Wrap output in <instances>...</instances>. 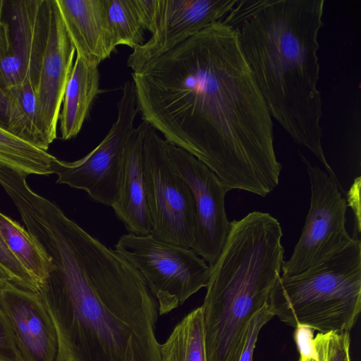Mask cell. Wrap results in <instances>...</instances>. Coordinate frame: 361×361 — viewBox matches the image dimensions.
<instances>
[{
    "label": "cell",
    "instance_id": "cell-24",
    "mask_svg": "<svg viewBox=\"0 0 361 361\" xmlns=\"http://www.w3.org/2000/svg\"><path fill=\"white\" fill-rule=\"evenodd\" d=\"M349 333H318L311 342L319 350L323 361H350Z\"/></svg>",
    "mask_w": 361,
    "mask_h": 361
},
{
    "label": "cell",
    "instance_id": "cell-28",
    "mask_svg": "<svg viewBox=\"0 0 361 361\" xmlns=\"http://www.w3.org/2000/svg\"><path fill=\"white\" fill-rule=\"evenodd\" d=\"M9 97L7 90L0 87V128L8 130Z\"/></svg>",
    "mask_w": 361,
    "mask_h": 361
},
{
    "label": "cell",
    "instance_id": "cell-4",
    "mask_svg": "<svg viewBox=\"0 0 361 361\" xmlns=\"http://www.w3.org/2000/svg\"><path fill=\"white\" fill-rule=\"evenodd\" d=\"M274 316L321 334L350 332L361 310V242L292 276H279L267 300Z\"/></svg>",
    "mask_w": 361,
    "mask_h": 361
},
{
    "label": "cell",
    "instance_id": "cell-3",
    "mask_svg": "<svg viewBox=\"0 0 361 361\" xmlns=\"http://www.w3.org/2000/svg\"><path fill=\"white\" fill-rule=\"evenodd\" d=\"M324 2L238 0L222 22L237 31L242 53L271 118L295 143L310 149L340 186L322 144L317 51Z\"/></svg>",
    "mask_w": 361,
    "mask_h": 361
},
{
    "label": "cell",
    "instance_id": "cell-25",
    "mask_svg": "<svg viewBox=\"0 0 361 361\" xmlns=\"http://www.w3.org/2000/svg\"><path fill=\"white\" fill-rule=\"evenodd\" d=\"M0 267L10 276L12 283L16 286L31 292H39L38 283L13 255L1 233Z\"/></svg>",
    "mask_w": 361,
    "mask_h": 361
},
{
    "label": "cell",
    "instance_id": "cell-8",
    "mask_svg": "<svg viewBox=\"0 0 361 361\" xmlns=\"http://www.w3.org/2000/svg\"><path fill=\"white\" fill-rule=\"evenodd\" d=\"M307 166L310 183V206L301 235L281 276L302 273L350 245L353 238L346 231L347 203L329 176L312 166L299 152Z\"/></svg>",
    "mask_w": 361,
    "mask_h": 361
},
{
    "label": "cell",
    "instance_id": "cell-11",
    "mask_svg": "<svg viewBox=\"0 0 361 361\" xmlns=\"http://www.w3.org/2000/svg\"><path fill=\"white\" fill-rule=\"evenodd\" d=\"M238 0H155L151 37L136 48L127 66L137 71L202 30L222 21Z\"/></svg>",
    "mask_w": 361,
    "mask_h": 361
},
{
    "label": "cell",
    "instance_id": "cell-6",
    "mask_svg": "<svg viewBox=\"0 0 361 361\" xmlns=\"http://www.w3.org/2000/svg\"><path fill=\"white\" fill-rule=\"evenodd\" d=\"M114 250L140 273L157 301L160 315L183 305L208 284L210 267L190 248L152 234L128 233L119 238Z\"/></svg>",
    "mask_w": 361,
    "mask_h": 361
},
{
    "label": "cell",
    "instance_id": "cell-15",
    "mask_svg": "<svg viewBox=\"0 0 361 361\" xmlns=\"http://www.w3.org/2000/svg\"><path fill=\"white\" fill-rule=\"evenodd\" d=\"M76 55L99 65L116 48L109 25L106 0H56Z\"/></svg>",
    "mask_w": 361,
    "mask_h": 361
},
{
    "label": "cell",
    "instance_id": "cell-9",
    "mask_svg": "<svg viewBox=\"0 0 361 361\" xmlns=\"http://www.w3.org/2000/svg\"><path fill=\"white\" fill-rule=\"evenodd\" d=\"M117 109L116 121L93 150L75 161L58 159L54 172L57 183L83 190L94 201L110 207L117 199L123 152L138 113L133 82H125Z\"/></svg>",
    "mask_w": 361,
    "mask_h": 361
},
{
    "label": "cell",
    "instance_id": "cell-2",
    "mask_svg": "<svg viewBox=\"0 0 361 361\" xmlns=\"http://www.w3.org/2000/svg\"><path fill=\"white\" fill-rule=\"evenodd\" d=\"M24 224L52 264L38 293L56 329V361H161L158 303L136 268L54 203Z\"/></svg>",
    "mask_w": 361,
    "mask_h": 361
},
{
    "label": "cell",
    "instance_id": "cell-26",
    "mask_svg": "<svg viewBox=\"0 0 361 361\" xmlns=\"http://www.w3.org/2000/svg\"><path fill=\"white\" fill-rule=\"evenodd\" d=\"M273 317L274 314L267 304L253 315L247 325L243 345L238 361H252L259 331Z\"/></svg>",
    "mask_w": 361,
    "mask_h": 361
},
{
    "label": "cell",
    "instance_id": "cell-14",
    "mask_svg": "<svg viewBox=\"0 0 361 361\" xmlns=\"http://www.w3.org/2000/svg\"><path fill=\"white\" fill-rule=\"evenodd\" d=\"M4 10L12 46L35 90L48 38L50 0L4 1Z\"/></svg>",
    "mask_w": 361,
    "mask_h": 361
},
{
    "label": "cell",
    "instance_id": "cell-10",
    "mask_svg": "<svg viewBox=\"0 0 361 361\" xmlns=\"http://www.w3.org/2000/svg\"><path fill=\"white\" fill-rule=\"evenodd\" d=\"M167 152L193 196L195 231L190 249L212 266L220 255L229 231L225 209L228 190L214 172L185 150L167 142Z\"/></svg>",
    "mask_w": 361,
    "mask_h": 361
},
{
    "label": "cell",
    "instance_id": "cell-16",
    "mask_svg": "<svg viewBox=\"0 0 361 361\" xmlns=\"http://www.w3.org/2000/svg\"><path fill=\"white\" fill-rule=\"evenodd\" d=\"M143 121L135 128L123 152L117 199L111 207L129 233H152L142 165Z\"/></svg>",
    "mask_w": 361,
    "mask_h": 361
},
{
    "label": "cell",
    "instance_id": "cell-19",
    "mask_svg": "<svg viewBox=\"0 0 361 361\" xmlns=\"http://www.w3.org/2000/svg\"><path fill=\"white\" fill-rule=\"evenodd\" d=\"M161 361H207L203 314L199 307L174 327L160 345Z\"/></svg>",
    "mask_w": 361,
    "mask_h": 361
},
{
    "label": "cell",
    "instance_id": "cell-22",
    "mask_svg": "<svg viewBox=\"0 0 361 361\" xmlns=\"http://www.w3.org/2000/svg\"><path fill=\"white\" fill-rule=\"evenodd\" d=\"M109 25L115 44L133 50L144 44L145 30L135 0H106Z\"/></svg>",
    "mask_w": 361,
    "mask_h": 361
},
{
    "label": "cell",
    "instance_id": "cell-5",
    "mask_svg": "<svg viewBox=\"0 0 361 361\" xmlns=\"http://www.w3.org/2000/svg\"><path fill=\"white\" fill-rule=\"evenodd\" d=\"M278 278L258 255L233 250L210 266L201 306L207 361H238L247 325L267 304Z\"/></svg>",
    "mask_w": 361,
    "mask_h": 361
},
{
    "label": "cell",
    "instance_id": "cell-18",
    "mask_svg": "<svg viewBox=\"0 0 361 361\" xmlns=\"http://www.w3.org/2000/svg\"><path fill=\"white\" fill-rule=\"evenodd\" d=\"M9 97L8 131L20 140L41 149L49 145L41 131L35 87L27 79L7 90Z\"/></svg>",
    "mask_w": 361,
    "mask_h": 361
},
{
    "label": "cell",
    "instance_id": "cell-21",
    "mask_svg": "<svg viewBox=\"0 0 361 361\" xmlns=\"http://www.w3.org/2000/svg\"><path fill=\"white\" fill-rule=\"evenodd\" d=\"M58 159L0 128V163L27 175H49Z\"/></svg>",
    "mask_w": 361,
    "mask_h": 361
},
{
    "label": "cell",
    "instance_id": "cell-23",
    "mask_svg": "<svg viewBox=\"0 0 361 361\" xmlns=\"http://www.w3.org/2000/svg\"><path fill=\"white\" fill-rule=\"evenodd\" d=\"M27 80L24 66L16 54L7 22L0 20V87L7 90Z\"/></svg>",
    "mask_w": 361,
    "mask_h": 361
},
{
    "label": "cell",
    "instance_id": "cell-29",
    "mask_svg": "<svg viewBox=\"0 0 361 361\" xmlns=\"http://www.w3.org/2000/svg\"><path fill=\"white\" fill-rule=\"evenodd\" d=\"M298 361H323L321 353L318 348L311 342V350L310 351L300 350V358Z\"/></svg>",
    "mask_w": 361,
    "mask_h": 361
},
{
    "label": "cell",
    "instance_id": "cell-27",
    "mask_svg": "<svg viewBox=\"0 0 361 361\" xmlns=\"http://www.w3.org/2000/svg\"><path fill=\"white\" fill-rule=\"evenodd\" d=\"M0 361H23L8 321L1 307Z\"/></svg>",
    "mask_w": 361,
    "mask_h": 361
},
{
    "label": "cell",
    "instance_id": "cell-31",
    "mask_svg": "<svg viewBox=\"0 0 361 361\" xmlns=\"http://www.w3.org/2000/svg\"><path fill=\"white\" fill-rule=\"evenodd\" d=\"M3 11H4V1L3 0H0V20L2 18Z\"/></svg>",
    "mask_w": 361,
    "mask_h": 361
},
{
    "label": "cell",
    "instance_id": "cell-13",
    "mask_svg": "<svg viewBox=\"0 0 361 361\" xmlns=\"http://www.w3.org/2000/svg\"><path fill=\"white\" fill-rule=\"evenodd\" d=\"M0 307L8 321L23 361H56V329L38 293L8 282L0 287Z\"/></svg>",
    "mask_w": 361,
    "mask_h": 361
},
{
    "label": "cell",
    "instance_id": "cell-7",
    "mask_svg": "<svg viewBox=\"0 0 361 361\" xmlns=\"http://www.w3.org/2000/svg\"><path fill=\"white\" fill-rule=\"evenodd\" d=\"M143 123L142 165L151 234L158 240L190 248L195 216L192 192L170 160L167 141L149 124Z\"/></svg>",
    "mask_w": 361,
    "mask_h": 361
},
{
    "label": "cell",
    "instance_id": "cell-1",
    "mask_svg": "<svg viewBox=\"0 0 361 361\" xmlns=\"http://www.w3.org/2000/svg\"><path fill=\"white\" fill-rule=\"evenodd\" d=\"M143 121L206 165L227 190L262 197L282 164L272 118L240 47L222 21L132 73Z\"/></svg>",
    "mask_w": 361,
    "mask_h": 361
},
{
    "label": "cell",
    "instance_id": "cell-17",
    "mask_svg": "<svg viewBox=\"0 0 361 361\" xmlns=\"http://www.w3.org/2000/svg\"><path fill=\"white\" fill-rule=\"evenodd\" d=\"M98 66L76 55L59 117L63 140L75 137L80 133L94 99L101 92Z\"/></svg>",
    "mask_w": 361,
    "mask_h": 361
},
{
    "label": "cell",
    "instance_id": "cell-20",
    "mask_svg": "<svg viewBox=\"0 0 361 361\" xmlns=\"http://www.w3.org/2000/svg\"><path fill=\"white\" fill-rule=\"evenodd\" d=\"M0 233L13 255L39 285L48 276L52 264L29 232L0 212Z\"/></svg>",
    "mask_w": 361,
    "mask_h": 361
},
{
    "label": "cell",
    "instance_id": "cell-30",
    "mask_svg": "<svg viewBox=\"0 0 361 361\" xmlns=\"http://www.w3.org/2000/svg\"><path fill=\"white\" fill-rule=\"evenodd\" d=\"M8 282H11L10 276L0 267V287Z\"/></svg>",
    "mask_w": 361,
    "mask_h": 361
},
{
    "label": "cell",
    "instance_id": "cell-12",
    "mask_svg": "<svg viewBox=\"0 0 361 361\" xmlns=\"http://www.w3.org/2000/svg\"><path fill=\"white\" fill-rule=\"evenodd\" d=\"M75 54L56 0H50L48 38L35 89L39 127L49 145L57 137L60 110Z\"/></svg>",
    "mask_w": 361,
    "mask_h": 361
}]
</instances>
